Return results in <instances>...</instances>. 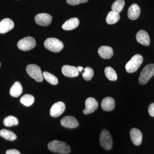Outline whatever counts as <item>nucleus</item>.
<instances>
[{"label":"nucleus","mask_w":154,"mask_h":154,"mask_svg":"<svg viewBox=\"0 0 154 154\" xmlns=\"http://www.w3.org/2000/svg\"><path fill=\"white\" fill-rule=\"evenodd\" d=\"M26 71L29 76L36 82H41L43 81L44 78L41 69L36 65L33 64L28 65L26 67Z\"/></svg>","instance_id":"39448f33"},{"label":"nucleus","mask_w":154,"mask_h":154,"mask_svg":"<svg viewBox=\"0 0 154 154\" xmlns=\"http://www.w3.org/2000/svg\"><path fill=\"white\" fill-rule=\"evenodd\" d=\"M62 72L64 75L69 78L77 77L79 75V71L77 68L69 65L63 66L62 68Z\"/></svg>","instance_id":"ddd939ff"},{"label":"nucleus","mask_w":154,"mask_h":154,"mask_svg":"<svg viewBox=\"0 0 154 154\" xmlns=\"http://www.w3.org/2000/svg\"><path fill=\"white\" fill-rule=\"evenodd\" d=\"M65 108V105L63 102H56L51 108L50 114L52 117H58L63 113Z\"/></svg>","instance_id":"1a4fd4ad"},{"label":"nucleus","mask_w":154,"mask_h":154,"mask_svg":"<svg viewBox=\"0 0 154 154\" xmlns=\"http://www.w3.org/2000/svg\"><path fill=\"white\" fill-rule=\"evenodd\" d=\"M20 101L23 105L26 107H29L33 104L34 102V98L30 94H25L21 97Z\"/></svg>","instance_id":"5701e85b"},{"label":"nucleus","mask_w":154,"mask_h":154,"mask_svg":"<svg viewBox=\"0 0 154 154\" xmlns=\"http://www.w3.org/2000/svg\"><path fill=\"white\" fill-rule=\"evenodd\" d=\"M120 19L119 14L113 11H110L107 15L106 21L107 24L110 25L115 24Z\"/></svg>","instance_id":"412c9836"},{"label":"nucleus","mask_w":154,"mask_h":154,"mask_svg":"<svg viewBox=\"0 0 154 154\" xmlns=\"http://www.w3.org/2000/svg\"><path fill=\"white\" fill-rule=\"evenodd\" d=\"M154 75V64L147 65L140 72L139 82L141 85H145Z\"/></svg>","instance_id":"20e7f679"},{"label":"nucleus","mask_w":154,"mask_h":154,"mask_svg":"<svg viewBox=\"0 0 154 154\" xmlns=\"http://www.w3.org/2000/svg\"><path fill=\"white\" fill-rule=\"evenodd\" d=\"M23 88L21 83L16 82L10 89V94L11 96L14 97H18L22 94Z\"/></svg>","instance_id":"aec40b11"},{"label":"nucleus","mask_w":154,"mask_h":154,"mask_svg":"<svg viewBox=\"0 0 154 154\" xmlns=\"http://www.w3.org/2000/svg\"><path fill=\"white\" fill-rule=\"evenodd\" d=\"M45 47L50 51L59 52L63 48V43L59 39L55 38H48L44 42Z\"/></svg>","instance_id":"7ed1b4c3"},{"label":"nucleus","mask_w":154,"mask_h":154,"mask_svg":"<svg viewBox=\"0 0 154 154\" xmlns=\"http://www.w3.org/2000/svg\"><path fill=\"white\" fill-rule=\"evenodd\" d=\"M36 42L33 37L31 36L25 37L19 40L17 46L19 49L24 51L30 50L36 46Z\"/></svg>","instance_id":"0eeeda50"},{"label":"nucleus","mask_w":154,"mask_h":154,"mask_svg":"<svg viewBox=\"0 0 154 154\" xmlns=\"http://www.w3.org/2000/svg\"><path fill=\"white\" fill-rule=\"evenodd\" d=\"M14 27V22L9 18L3 19L0 22V33H5L12 30Z\"/></svg>","instance_id":"4468645a"},{"label":"nucleus","mask_w":154,"mask_h":154,"mask_svg":"<svg viewBox=\"0 0 154 154\" xmlns=\"http://www.w3.org/2000/svg\"><path fill=\"white\" fill-rule=\"evenodd\" d=\"M140 14V9L137 4H134L131 5L128 11V16L131 20H134L138 19Z\"/></svg>","instance_id":"f3484780"},{"label":"nucleus","mask_w":154,"mask_h":154,"mask_svg":"<svg viewBox=\"0 0 154 154\" xmlns=\"http://www.w3.org/2000/svg\"><path fill=\"white\" fill-rule=\"evenodd\" d=\"M79 24V20L77 18H72L69 19L62 25L63 30H70L76 28Z\"/></svg>","instance_id":"6ab92c4d"},{"label":"nucleus","mask_w":154,"mask_h":154,"mask_svg":"<svg viewBox=\"0 0 154 154\" xmlns=\"http://www.w3.org/2000/svg\"><path fill=\"white\" fill-rule=\"evenodd\" d=\"M115 106V100L112 97H106L102 100L101 102V107L105 111H112L114 109Z\"/></svg>","instance_id":"dca6fc26"},{"label":"nucleus","mask_w":154,"mask_h":154,"mask_svg":"<svg viewBox=\"0 0 154 154\" xmlns=\"http://www.w3.org/2000/svg\"><path fill=\"white\" fill-rule=\"evenodd\" d=\"M0 136L9 141H14L17 138V136L13 131L5 129L0 130Z\"/></svg>","instance_id":"4be33fe9"},{"label":"nucleus","mask_w":154,"mask_h":154,"mask_svg":"<svg viewBox=\"0 0 154 154\" xmlns=\"http://www.w3.org/2000/svg\"><path fill=\"white\" fill-rule=\"evenodd\" d=\"M137 40L139 43L145 46L150 44V38L148 33L143 30H139L136 34Z\"/></svg>","instance_id":"2eb2a0df"},{"label":"nucleus","mask_w":154,"mask_h":154,"mask_svg":"<svg viewBox=\"0 0 154 154\" xmlns=\"http://www.w3.org/2000/svg\"><path fill=\"white\" fill-rule=\"evenodd\" d=\"M52 17L50 15L45 13L37 14L35 17L36 24L42 26L49 25L52 22Z\"/></svg>","instance_id":"9d476101"},{"label":"nucleus","mask_w":154,"mask_h":154,"mask_svg":"<svg viewBox=\"0 0 154 154\" xmlns=\"http://www.w3.org/2000/svg\"><path fill=\"white\" fill-rule=\"evenodd\" d=\"M105 73L106 77L110 81H116L117 75L115 71L111 67H106L105 69Z\"/></svg>","instance_id":"393cba45"},{"label":"nucleus","mask_w":154,"mask_h":154,"mask_svg":"<svg viewBox=\"0 0 154 154\" xmlns=\"http://www.w3.org/2000/svg\"><path fill=\"white\" fill-rule=\"evenodd\" d=\"M3 123L7 127L16 126L19 123V120L17 117L13 116H9L5 118Z\"/></svg>","instance_id":"b1692460"},{"label":"nucleus","mask_w":154,"mask_h":154,"mask_svg":"<svg viewBox=\"0 0 154 154\" xmlns=\"http://www.w3.org/2000/svg\"><path fill=\"white\" fill-rule=\"evenodd\" d=\"M85 108L83 110L85 114L94 113L98 108L99 104L96 99L93 97H89L85 101Z\"/></svg>","instance_id":"6e6552de"},{"label":"nucleus","mask_w":154,"mask_h":154,"mask_svg":"<svg viewBox=\"0 0 154 154\" xmlns=\"http://www.w3.org/2000/svg\"><path fill=\"white\" fill-rule=\"evenodd\" d=\"M143 62V57L140 54L134 56L125 65V69L127 72L131 73L137 71Z\"/></svg>","instance_id":"f03ea898"},{"label":"nucleus","mask_w":154,"mask_h":154,"mask_svg":"<svg viewBox=\"0 0 154 154\" xmlns=\"http://www.w3.org/2000/svg\"><path fill=\"white\" fill-rule=\"evenodd\" d=\"M42 74L43 78L50 84L52 85H57L58 83L57 78L52 74L47 72H44Z\"/></svg>","instance_id":"a878e982"},{"label":"nucleus","mask_w":154,"mask_h":154,"mask_svg":"<svg viewBox=\"0 0 154 154\" xmlns=\"http://www.w3.org/2000/svg\"><path fill=\"white\" fill-rule=\"evenodd\" d=\"M131 139L133 143L136 146H139L142 141V134L138 129L133 128L130 131Z\"/></svg>","instance_id":"f8f14e48"},{"label":"nucleus","mask_w":154,"mask_h":154,"mask_svg":"<svg viewBox=\"0 0 154 154\" xmlns=\"http://www.w3.org/2000/svg\"><path fill=\"white\" fill-rule=\"evenodd\" d=\"M82 76L86 81H90L93 78L94 75V71L90 67H87L84 69L82 72Z\"/></svg>","instance_id":"cd10ccee"},{"label":"nucleus","mask_w":154,"mask_h":154,"mask_svg":"<svg viewBox=\"0 0 154 154\" xmlns=\"http://www.w3.org/2000/svg\"><path fill=\"white\" fill-rule=\"evenodd\" d=\"M88 0H66L67 2L71 5H76L82 3H87Z\"/></svg>","instance_id":"c85d7f7f"},{"label":"nucleus","mask_w":154,"mask_h":154,"mask_svg":"<svg viewBox=\"0 0 154 154\" xmlns=\"http://www.w3.org/2000/svg\"><path fill=\"white\" fill-rule=\"evenodd\" d=\"M48 147L51 151L54 153L66 154L71 151L70 147L69 145L60 141H52L48 144Z\"/></svg>","instance_id":"f257e3e1"},{"label":"nucleus","mask_w":154,"mask_h":154,"mask_svg":"<svg viewBox=\"0 0 154 154\" xmlns=\"http://www.w3.org/2000/svg\"><path fill=\"white\" fill-rule=\"evenodd\" d=\"M149 114L151 116L154 117V103H151L149 106L148 108Z\"/></svg>","instance_id":"c756f323"},{"label":"nucleus","mask_w":154,"mask_h":154,"mask_svg":"<svg viewBox=\"0 0 154 154\" xmlns=\"http://www.w3.org/2000/svg\"><path fill=\"white\" fill-rule=\"evenodd\" d=\"M98 53L102 58L110 59L113 56V50L109 46H102L98 49Z\"/></svg>","instance_id":"a211bd4d"},{"label":"nucleus","mask_w":154,"mask_h":154,"mask_svg":"<svg viewBox=\"0 0 154 154\" xmlns=\"http://www.w3.org/2000/svg\"><path fill=\"white\" fill-rule=\"evenodd\" d=\"M61 125L64 127L69 128H74L79 125V122L76 119L72 116H67L61 119Z\"/></svg>","instance_id":"9b49d317"},{"label":"nucleus","mask_w":154,"mask_h":154,"mask_svg":"<svg viewBox=\"0 0 154 154\" xmlns=\"http://www.w3.org/2000/svg\"><path fill=\"white\" fill-rule=\"evenodd\" d=\"M6 154H21L19 151L15 149L8 150L6 152Z\"/></svg>","instance_id":"7c9ffc66"},{"label":"nucleus","mask_w":154,"mask_h":154,"mask_svg":"<svg viewBox=\"0 0 154 154\" xmlns=\"http://www.w3.org/2000/svg\"><path fill=\"white\" fill-rule=\"evenodd\" d=\"M77 69H78L79 71L81 72H82V71L84 69V68H83L82 67L80 66H78Z\"/></svg>","instance_id":"2f4dec72"},{"label":"nucleus","mask_w":154,"mask_h":154,"mask_svg":"<svg viewBox=\"0 0 154 154\" xmlns=\"http://www.w3.org/2000/svg\"><path fill=\"white\" fill-rule=\"evenodd\" d=\"M124 5V0H116L112 5L111 9L112 11L119 14L123 10Z\"/></svg>","instance_id":"bb28decb"},{"label":"nucleus","mask_w":154,"mask_h":154,"mask_svg":"<svg viewBox=\"0 0 154 154\" xmlns=\"http://www.w3.org/2000/svg\"><path fill=\"white\" fill-rule=\"evenodd\" d=\"M0 66H1V63H0Z\"/></svg>","instance_id":"473e14b6"},{"label":"nucleus","mask_w":154,"mask_h":154,"mask_svg":"<svg viewBox=\"0 0 154 154\" xmlns=\"http://www.w3.org/2000/svg\"><path fill=\"white\" fill-rule=\"evenodd\" d=\"M100 143L102 147L106 150H110L113 146V140L111 134L108 131L104 129L102 131L99 138Z\"/></svg>","instance_id":"423d86ee"}]
</instances>
